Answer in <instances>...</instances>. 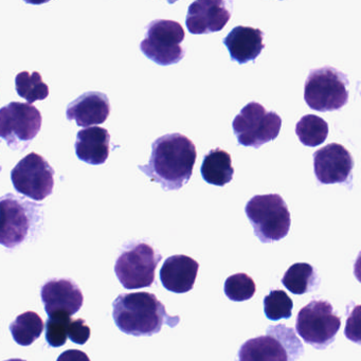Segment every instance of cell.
<instances>
[{"label":"cell","mask_w":361,"mask_h":361,"mask_svg":"<svg viewBox=\"0 0 361 361\" xmlns=\"http://www.w3.org/2000/svg\"><path fill=\"white\" fill-rule=\"evenodd\" d=\"M45 325L43 319L35 312H26L16 317L10 324V331L16 343L22 346H29L35 343L42 334Z\"/></svg>","instance_id":"obj_22"},{"label":"cell","mask_w":361,"mask_h":361,"mask_svg":"<svg viewBox=\"0 0 361 361\" xmlns=\"http://www.w3.org/2000/svg\"><path fill=\"white\" fill-rule=\"evenodd\" d=\"M73 319L69 316L49 317L46 322V340L52 348L65 345L68 339L69 325Z\"/></svg>","instance_id":"obj_27"},{"label":"cell","mask_w":361,"mask_h":361,"mask_svg":"<svg viewBox=\"0 0 361 361\" xmlns=\"http://www.w3.org/2000/svg\"><path fill=\"white\" fill-rule=\"evenodd\" d=\"M1 170H3V169H1V166H0V172H1Z\"/></svg>","instance_id":"obj_31"},{"label":"cell","mask_w":361,"mask_h":361,"mask_svg":"<svg viewBox=\"0 0 361 361\" xmlns=\"http://www.w3.org/2000/svg\"><path fill=\"white\" fill-rule=\"evenodd\" d=\"M340 326L341 319L325 300H314L301 308L295 322L298 335L317 350L331 345Z\"/></svg>","instance_id":"obj_7"},{"label":"cell","mask_w":361,"mask_h":361,"mask_svg":"<svg viewBox=\"0 0 361 361\" xmlns=\"http://www.w3.org/2000/svg\"><path fill=\"white\" fill-rule=\"evenodd\" d=\"M68 338L75 344L84 345L90 338V327L83 319L71 320L68 329Z\"/></svg>","instance_id":"obj_28"},{"label":"cell","mask_w":361,"mask_h":361,"mask_svg":"<svg viewBox=\"0 0 361 361\" xmlns=\"http://www.w3.org/2000/svg\"><path fill=\"white\" fill-rule=\"evenodd\" d=\"M161 259V255L149 244L134 243L128 245L116 261V276L126 289L151 287Z\"/></svg>","instance_id":"obj_9"},{"label":"cell","mask_w":361,"mask_h":361,"mask_svg":"<svg viewBox=\"0 0 361 361\" xmlns=\"http://www.w3.org/2000/svg\"><path fill=\"white\" fill-rule=\"evenodd\" d=\"M196 157L195 145L187 136L164 135L154 141L149 164L139 166V170L164 191H176L189 183Z\"/></svg>","instance_id":"obj_1"},{"label":"cell","mask_w":361,"mask_h":361,"mask_svg":"<svg viewBox=\"0 0 361 361\" xmlns=\"http://www.w3.org/2000/svg\"><path fill=\"white\" fill-rule=\"evenodd\" d=\"M5 361H26V360H24V359L13 358V359H8V360H5Z\"/></svg>","instance_id":"obj_30"},{"label":"cell","mask_w":361,"mask_h":361,"mask_svg":"<svg viewBox=\"0 0 361 361\" xmlns=\"http://www.w3.org/2000/svg\"><path fill=\"white\" fill-rule=\"evenodd\" d=\"M318 274L310 264L295 263L285 272L282 284L293 295H304L318 287Z\"/></svg>","instance_id":"obj_21"},{"label":"cell","mask_w":361,"mask_h":361,"mask_svg":"<svg viewBox=\"0 0 361 361\" xmlns=\"http://www.w3.org/2000/svg\"><path fill=\"white\" fill-rule=\"evenodd\" d=\"M353 166L352 155L339 143L325 145L314 154V175L322 185L345 183Z\"/></svg>","instance_id":"obj_14"},{"label":"cell","mask_w":361,"mask_h":361,"mask_svg":"<svg viewBox=\"0 0 361 361\" xmlns=\"http://www.w3.org/2000/svg\"><path fill=\"white\" fill-rule=\"evenodd\" d=\"M185 33L178 22L157 20L147 27V37L140 43L142 54L160 66H170L183 60L185 51L181 47Z\"/></svg>","instance_id":"obj_11"},{"label":"cell","mask_w":361,"mask_h":361,"mask_svg":"<svg viewBox=\"0 0 361 361\" xmlns=\"http://www.w3.org/2000/svg\"><path fill=\"white\" fill-rule=\"evenodd\" d=\"M303 345L295 331L283 324L267 329V335L247 340L238 350V361H295Z\"/></svg>","instance_id":"obj_5"},{"label":"cell","mask_w":361,"mask_h":361,"mask_svg":"<svg viewBox=\"0 0 361 361\" xmlns=\"http://www.w3.org/2000/svg\"><path fill=\"white\" fill-rule=\"evenodd\" d=\"M42 301L48 316L77 314L84 303L83 293L71 279H52L42 287Z\"/></svg>","instance_id":"obj_13"},{"label":"cell","mask_w":361,"mask_h":361,"mask_svg":"<svg viewBox=\"0 0 361 361\" xmlns=\"http://www.w3.org/2000/svg\"><path fill=\"white\" fill-rule=\"evenodd\" d=\"M230 18L225 1L196 0L190 5L185 25L192 35H208L223 30Z\"/></svg>","instance_id":"obj_15"},{"label":"cell","mask_w":361,"mask_h":361,"mask_svg":"<svg viewBox=\"0 0 361 361\" xmlns=\"http://www.w3.org/2000/svg\"><path fill=\"white\" fill-rule=\"evenodd\" d=\"M293 308V300L282 289L271 290L264 298V312L269 320L290 318Z\"/></svg>","instance_id":"obj_25"},{"label":"cell","mask_w":361,"mask_h":361,"mask_svg":"<svg viewBox=\"0 0 361 361\" xmlns=\"http://www.w3.org/2000/svg\"><path fill=\"white\" fill-rule=\"evenodd\" d=\"M245 212L255 236L264 244L278 242L288 234L290 212L279 194L255 195L247 202Z\"/></svg>","instance_id":"obj_4"},{"label":"cell","mask_w":361,"mask_h":361,"mask_svg":"<svg viewBox=\"0 0 361 361\" xmlns=\"http://www.w3.org/2000/svg\"><path fill=\"white\" fill-rule=\"evenodd\" d=\"M202 178L210 185L224 187L233 179L234 168L231 156L221 149H211L200 168Z\"/></svg>","instance_id":"obj_20"},{"label":"cell","mask_w":361,"mask_h":361,"mask_svg":"<svg viewBox=\"0 0 361 361\" xmlns=\"http://www.w3.org/2000/svg\"><path fill=\"white\" fill-rule=\"evenodd\" d=\"M54 168L45 158L31 153L12 170L11 180L18 193L41 202L54 192Z\"/></svg>","instance_id":"obj_12"},{"label":"cell","mask_w":361,"mask_h":361,"mask_svg":"<svg viewBox=\"0 0 361 361\" xmlns=\"http://www.w3.org/2000/svg\"><path fill=\"white\" fill-rule=\"evenodd\" d=\"M200 264L185 255H172L160 269V281L166 290L175 293H189L197 278Z\"/></svg>","instance_id":"obj_17"},{"label":"cell","mask_w":361,"mask_h":361,"mask_svg":"<svg viewBox=\"0 0 361 361\" xmlns=\"http://www.w3.org/2000/svg\"><path fill=\"white\" fill-rule=\"evenodd\" d=\"M348 77L331 66L310 71L304 86V100L312 111H339L348 102Z\"/></svg>","instance_id":"obj_6"},{"label":"cell","mask_w":361,"mask_h":361,"mask_svg":"<svg viewBox=\"0 0 361 361\" xmlns=\"http://www.w3.org/2000/svg\"><path fill=\"white\" fill-rule=\"evenodd\" d=\"M264 32L251 27L238 26L230 31L224 39L232 61L238 64H246L255 61L265 48L263 43Z\"/></svg>","instance_id":"obj_18"},{"label":"cell","mask_w":361,"mask_h":361,"mask_svg":"<svg viewBox=\"0 0 361 361\" xmlns=\"http://www.w3.org/2000/svg\"><path fill=\"white\" fill-rule=\"evenodd\" d=\"M224 291L228 299L234 302L250 300L257 291L255 281L244 272L232 274L226 280Z\"/></svg>","instance_id":"obj_26"},{"label":"cell","mask_w":361,"mask_h":361,"mask_svg":"<svg viewBox=\"0 0 361 361\" xmlns=\"http://www.w3.org/2000/svg\"><path fill=\"white\" fill-rule=\"evenodd\" d=\"M111 135L102 128H87L80 130L75 141V154L81 161L92 166L105 164L111 152Z\"/></svg>","instance_id":"obj_19"},{"label":"cell","mask_w":361,"mask_h":361,"mask_svg":"<svg viewBox=\"0 0 361 361\" xmlns=\"http://www.w3.org/2000/svg\"><path fill=\"white\" fill-rule=\"evenodd\" d=\"M56 361H92L85 352L80 350H67L59 356Z\"/></svg>","instance_id":"obj_29"},{"label":"cell","mask_w":361,"mask_h":361,"mask_svg":"<svg viewBox=\"0 0 361 361\" xmlns=\"http://www.w3.org/2000/svg\"><path fill=\"white\" fill-rule=\"evenodd\" d=\"M113 318L122 333L136 337L155 335L164 324L175 327L180 321L178 316H170L164 304L149 293L118 295L113 303Z\"/></svg>","instance_id":"obj_2"},{"label":"cell","mask_w":361,"mask_h":361,"mask_svg":"<svg viewBox=\"0 0 361 361\" xmlns=\"http://www.w3.org/2000/svg\"><path fill=\"white\" fill-rule=\"evenodd\" d=\"M42 123V114L28 103L11 102L0 109V138L13 151H26L41 132Z\"/></svg>","instance_id":"obj_8"},{"label":"cell","mask_w":361,"mask_h":361,"mask_svg":"<svg viewBox=\"0 0 361 361\" xmlns=\"http://www.w3.org/2000/svg\"><path fill=\"white\" fill-rule=\"evenodd\" d=\"M16 92L27 101L28 104L37 101L45 100L49 96V87L44 83L42 75L35 71L32 75L28 71L18 73L16 78Z\"/></svg>","instance_id":"obj_24"},{"label":"cell","mask_w":361,"mask_h":361,"mask_svg":"<svg viewBox=\"0 0 361 361\" xmlns=\"http://www.w3.org/2000/svg\"><path fill=\"white\" fill-rule=\"evenodd\" d=\"M111 114V103L106 94L99 92H88L75 99L67 107L66 117L75 120L81 128L99 126L106 121Z\"/></svg>","instance_id":"obj_16"},{"label":"cell","mask_w":361,"mask_h":361,"mask_svg":"<svg viewBox=\"0 0 361 361\" xmlns=\"http://www.w3.org/2000/svg\"><path fill=\"white\" fill-rule=\"evenodd\" d=\"M295 134L305 147H316L326 140L329 124L316 115H306L295 126Z\"/></svg>","instance_id":"obj_23"},{"label":"cell","mask_w":361,"mask_h":361,"mask_svg":"<svg viewBox=\"0 0 361 361\" xmlns=\"http://www.w3.org/2000/svg\"><path fill=\"white\" fill-rule=\"evenodd\" d=\"M41 209L12 193L0 197V245L14 249L26 242L42 221Z\"/></svg>","instance_id":"obj_3"},{"label":"cell","mask_w":361,"mask_h":361,"mask_svg":"<svg viewBox=\"0 0 361 361\" xmlns=\"http://www.w3.org/2000/svg\"><path fill=\"white\" fill-rule=\"evenodd\" d=\"M232 128L238 145L259 149L278 138L282 119L274 111H266L259 103L250 102L234 118Z\"/></svg>","instance_id":"obj_10"}]
</instances>
